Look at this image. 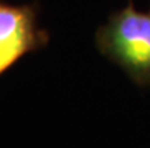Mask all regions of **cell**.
I'll list each match as a JSON object with an SVG mask.
<instances>
[{"mask_svg":"<svg viewBox=\"0 0 150 148\" xmlns=\"http://www.w3.org/2000/svg\"><path fill=\"white\" fill-rule=\"evenodd\" d=\"M97 47L139 86L150 88V12L127 6L97 30Z\"/></svg>","mask_w":150,"mask_h":148,"instance_id":"6da1fadb","label":"cell"},{"mask_svg":"<svg viewBox=\"0 0 150 148\" xmlns=\"http://www.w3.org/2000/svg\"><path fill=\"white\" fill-rule=\"evenodd\" d=\"M47 41L30 6L0 3V76L26 53Z\"/></svg>","mask_w":150,"mask_h":148,"instance_id":"7a4b0ae2","label":"cell"}]
</instances>
